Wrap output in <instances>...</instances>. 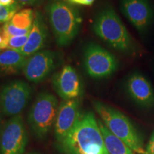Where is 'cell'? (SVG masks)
<instances>
[{
	"label": "cell",
	"mask_w": 154,
	"mask_h": 154,
	"mask_svg": "<svg viewBox=\"0 0 154 154\" xmlns=\"http://www.w3.org/2000/svg\"><path fill=\"white\" fill-rule=\"evenodd\" d=\"M59 144L66 154H109L98 120L91 111L82 113L72 130Z\"/></svg>",
	"instance_id": "obj_1"
},
{
	"label": "cell",
	"mask_w": 154,
	"mask_h": 154,
	"mask_svg": "<svg viewBox=\"0 0 154 154\" xmlns=\"http://www.w3.org/2000/svg\"><path fill=\"white\" fill-rule=\"evenodd\" d=\"M46 12L58 45H68L79 31L82 18L79 12L67 0H50Z\"/></svg>",
	"instance_id": "obj_2"
},
{
	"label": "cell",
	"mask_w": 154,
	"mask_h": 154,
	"mask_svg": "<svg viewBox=\"0 0 154 154\" xmlns=\"http://www.w3.org/2000/svg\"><path fill=\"white\" fill-rule=\"evenodd\" d=\"M94 33L113 49L124 53L135 50L132 38L114 9L106 7L97 14L93 24Z\"/></svg>",
	"instance_id": "obj_3"
},
{
	"label": "cell",
	"mask_w": 154,
	"mask_h": 154,
	"mask_svg": "<svg viewBox=\"0 0 154 154\" xmlns=\"http://www.w3.org/2000/svg\"><path fill=\"white\" fill-rule=\"evenodd\" d=\"M93 105L108 129L122 140L134 153L145 154L141 138L126 116L101 101H94Z\"/></svg>",
	"instance_id": "obj_4"
},
{
	"label": "cell",
	"mask_w": 154,
	"mask_h": 154,
	"mask_svg": "<svg viewBox=\"0 0 154 154\" xmlns=\"http://www.w3.org/2000/svg\"><path fill=\"white\" fill-rule=\"evenodd\" d=\"M58 108L53 94L42 92L36 96L28 114L29 125L36 138L43 139L54 126Z\"/></svg>",
	"instance_id": "obj_5"
},
{
	"label": "cell",
	"mask_w": 154,
	"mask_h": 154,
	"mask_svg": "<svg viewBox=\"0 0 154 154\" xmlns=\"http://www.w3.org/2000/svg\"><path fill=\"white\" fill-rule=\"evenodd\" d=\"M32 88L26 82L15 80L4 85L0 90V110L4 115H19L28 104Z\"/></svg>",
	"instance_id": "obj_6"
},
{
	"label": "cell",
	"mask_w": 154,
	"mask_h": 154,
	"mask_svg": "<svg viewBox=\"0 0 154 154\" xmlns=\"http://www.w3.org/2000/svg\"><path fill=\"white\" fill-rule=\"evenodd\" d=\"M84 65L87 74L94 79L110 76L116 71L118 62L109 51L96 44H90L84 54Z\"/></svg>",
	"instance_id": "obj_7"
},
{
	"label": "cell",
	"mask_w": 154,
	"mask_h": 154,
	"mask_svg": "<svg viewBox=\"0 0 154 154\" xmlns=\"http://www.w3.org/2000/svg\"><path fill=\"white\" fill-rule=\"evenodd\" d=\"M28 135L21 114L7 121L0 133V154H24Z\"/></svg>",
	"instance_id": "obj_8"
},
{
	"label": "cell",
	"mask_w": 154,
	"mask_h": 154,
	"mask_svg": "<svg viewBox=\"0 0 154 154\" xmlns=\"http://www.w3.org/2000/svg\"><path fill=\"white\" fill-rule=\"evenodd\" d=\"M57 55L51 50L42 49L27 57L22 69L29 82L38 83L45 79L57 66Z\"/></svg>",
	"instance_id": "obj_9"
},
{
	"label": "cell",
	"mask_w": 154,
	"mask_h": 154,
	"mask_svg": "<svg viewBox=\"0 0 154 154\" xmlns=\"http://www.w3.org/2000/svg\"><path fill=\"white\" fill-rule=\"evenodd\" d=\"M52 84L63 101L78 99L82 94L83 85L79 75L70 65H66L54 75Z\"/></svg>",
	"instance_id": "obj_10"
},
{
	"label": "cell",
	"mask_w": 154,
	"mask_h": 154,
	"mask_svg": "<svg viewBox=\"0 0 154 154\" xmlns=\"http://www.w3.org/2000/svg\"><path fill=\"white\" fill-rule=\"evenodd\" d=\"M80 102L78 99L63 101L59 106L54 123V134L59 143L62 141L79 119Z\"/></svg>",
	"instance_id": "obj_11"
},
{
	"label": "cell",
	"mask_w": 154,
	"mask_h": 154,
	"mask_svg": "<svg viewBox=\"0 0 154 154\" xmlns=\"http://www.w3.org/2000/svg\"><path fill=\"white\" fill-rule=\"evenodd\" d=\"M121 10L140 32L149 27L153 17L149 0H121Z\"/></svg>",
	"instance_id": "obj_12"
},
{
	"label": "cell",
	"mask_w": 154,
	"mask_h": 154,
	"mask_svg": "<svg viewBox=\"0 0 154 154\" xmlns=\"http://www.w3.org/2000/svg\"><path fill=\"white\" fill-rule=\"evenodd\" d=\"M126 90L131 99L143 107L154 104V92L151 84L140 74H132L126 82Z\"/></svg>",
	"instance_id": "obj_13"
},
{
	"label": "cell",
	"mask_w": 154,
	"mask_h": 154,
	"mask_svg": "<svg viewBox=\"0 0 154 154\" xmlns=\"http://www.w3.org/2000/svg\"><path fill=\"white\" fill-rule=\"evenodd\" d=\"M47 38L48 28L43 15L40 11H36L27 42L21 52L26 57L34 54L42 50L45 46Z\"/></svg>",
	"instance_id": "obj_14"
},
{
	"label": "cell",
	"mask_w": 154,
	"mask_h": 154,
	"mask_svg": "<svg viewBox=\"0 0 154 154\" xmlns=\"http://www.w3.org/2000/svg\"><path fill=\"white\" fill-rule=\"evenodd\" d=\"M27 57L17 50L7 49L0 52V75L16 74L21 70Z\"/></svg>",
	"instance_id": "obj_15"
},
{
	"label": "cell",
	"mask_w": 154,
	"mask_h": 154,
	"mask_svg": "<svg viewBox=\"0 0 154 154\" xmlns=\"http://www.w3.org/2000/svg\"><path fill=\"white\" fill-rule=\"evenodd\" d=\"M103 141L109 154H134V151L113 133L108 129L101 120H98Z\"/></svg>",
	"instance_id": "obj_16"
},
{
	"label": "cell",
	"mask_w": 154,
	"mask_h": 154,
	"mask_svg": "<svg viewBox=\"0 0 154 154\" xmlns=\"http://www.w3.org/2000/svg\"><path fill=\"white\" fill-rule=\"evenodd\" d=\"M35 12L32 9H22L16 13L9 22L19 29H31L35 17Z\"/></svg>",
	"instance_id": "obj_17"
},
{
	"label": "cell",
	"mask_w": 154,
	"mask_h": 154,
	"mask_svg": "<svg viewBox=\"0 0 154 154\" xmlns=\"http://www.w3.org/2000/svg\"><path fill=\"white\" fill-rule=\"evenodd\" d=\"M22 7V6L19 4L11 7H4L0 5V23H7L10 21Z\"/></svg>",
	"instance_id": "obj_18"
},
{
	"label": "cell",
	"mask_w": 154,
	"mask_h": 154,
	"mask_svg": "<svg viewBox=\"0 0 154 154\" xmlns=\"http://www.w3.org/2000/svg\"><path fill=\"white\" fill-rule=\"evenodd\" d=\"M28 36H29V34H27V35H24V36H10V38H9V40L7 49H14V50H17V51H21L23 48H24L25 44H26V42H27Z\"/></svg>",
	"instance_id": "obj_19"
},
{
	"label": "cell",
	"mask_w": 154,
	"mask_h": 154,
	"mask_svg": "<svg viewBox=\"0 0 154 154\" xmlns=\"http://www.w3.org/2000/svg\"><path fill=\"white\" fill-rule=\"evenodd\" d=\"M5 28L8 32L10 36H24L27 35L29 34L31 29H19L14 26L11 23L9 22L5 23L4 25Z\"/></svg>",
	"instance_id": "obj_20"
},
{
	"label": "cell",
	"mask_w": 154,
	"mask_h": 154,
	"mask_svg": "<svg viewBox=\"0 0 154 154\" xmlns=\"http://www.w3.org/2000/svg\"><path fill=\"white\" fill-rule=\"evenodd\" d=\"M16 1L22 6H32V7H35V6L41 5L43 2L44 0H16Z\"/></svg>",
	"instance_id": "obj_21"
},
{
	"label": "cell",
	"mask_w": 154,
	"mask_h": 154,
	"mask_svg": "<svg viewBox=\"0 0 154 154\" xmlns=\"http://www.w3.org/2000/svg\"><path fill=\"white\" fill-rule=\"evenodd\" d=\"M145 154H154V133L150 138L149 144L146 147Z\"/></svg>",
	"instance_id": "obj_22"
},
{
	"label": "cell",
	"mask_w": 154,
	"mask_h": 154,
	"mask_svg": "<svg viewBox=\"0 0 154 154\" xmlns=\"http://www.w3.org/2000/svg\"><path fill=\"white\" fill-rule=\"evenodd\" d=\"M67 1L71 4H74V5L90 6L94 3L95 0H67Z\"/></svg>",
	"instance_id": "obj_23"
},
{
	"label": "cell",
	"mask_w": 154,
	"mask_h": 154,
	"mask_svg": "<svg viewBox=\"0 0 154 154\" xmlns=\"http://www.w3.org/2000/svg\"><path fill=\"white\" fill-rule=\"evenodd\" d=\"M19 4L16 0H0V5L4 7H11Z\"/></svg>",
	"instance_id": "obj_24"
},
{
	"label": "cell",
	"mask_w": 154,
	"mask_h": 154,
	"mask_svg": "<svg viewBox=\"0 0 154 154\" xmlns=\"http://www.w3.org/2000/svg\"><path fill=\"white\" fill-rule=\"evenodd\" d=\"M26 154H38V153H34V152H31V153H26Z\"/></svg>",
	"instance_id": "obj_25"
},
{
	"label": "cell",
	"mask_w": 154,
	"mask_h": 154,
	"mask_svg": "<svg viewBox=\"0 0 154 154\" xmlns=\"http://www.w3.org/2000/svg\"><path fill=\"white\" fill-rule=\"evenodd\" d=\"M1 51H2V50H1V49H0V52H1Z\"/></svg>",
	"instance_id": "obj_26"
},
{
	"label": "cell",
	"mask_w": 154,
	"mask_h": 154,
	"mask_svg": "<svg viewBox=\"0 0 154 154\" xmlns=\"http://www.w3.org/2000/svg\"><path fill=\"white\" fill-rule=\"evenodd\" d=\"M0 111H1V110H0Z\"/></svg>",
	"instance_id": "obj_27"
},
{
	"label": "cell",
	"mask_w": 154,
	"mask_h": 154,
	"mask_svg": "<svg viewBox=\"0 0 154 154\" xmlns=\"http://www.w3.org/2000/svg\"></svg>",
	"instance_id": "obj_28"
}]
</instances>
